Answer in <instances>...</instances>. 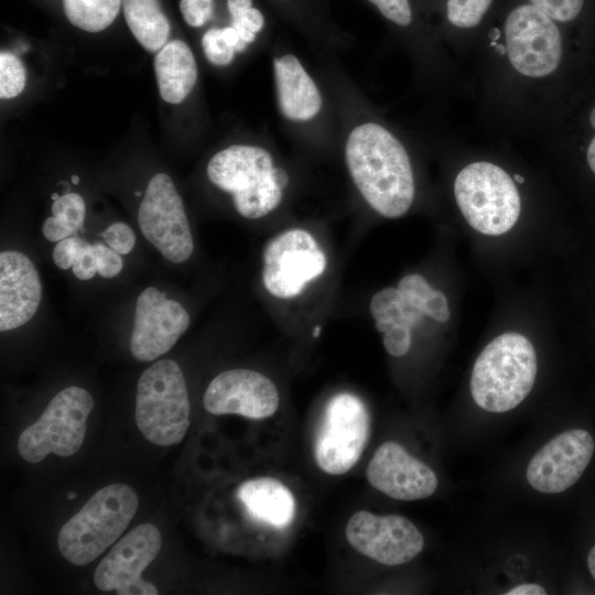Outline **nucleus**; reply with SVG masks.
<instances>
[{"mask_svg": "<svg viewBox=\"0 0 595 595\" xmlns=\"http://www.w3.org/2000/svg\"><path fill=\"white\" fill-rule=\"evenodd\" d=\"M345 162L359 194L379 215L403 216L415 186L411 160L399 138L376 120L356 122L345 137Z\"/></svg>", "mask_w": 595, "mask_h": 595, "instance_id": "obj_1", "label": "nucleus"}, {"mask_svg": "<svg viewBox=\"0 0 595 595\" xmlns=\"http://www.w3.org/2000/svg\"><path fill=\"white\" fill-rule=\"evenodd\" d=\"M206 173L247 219L262 218L278 208L289 183L272 152L259 144L237 143L219 150L208 161Z\"/></svg>", "mask_w": 595, "mask_h": 595, "instance_id": "obj_2", "label": "nucleus"}, {"mask_svg": "<svg viewBox=\"0 0 595 595\" xmlns=\"http://www.w3.org/2000/svg\"><path fill=\"white\" fill-rule=\"evenodd\" d=\"M537 376L531 342L518 333L494 338L478 355L470 376L475 403L494 413L519 405L530 393Z\"/></svg>", "mask_w": 595, "mask_h": 595, "instance_id": "obj_3", "label": "nucleus"}, {"mask_svg": "<svg viewBox=\"0 0 595 595\" xmlns=\"http://www.w3.org/2000/svg\"><path fill=\"white\" fill-rule=\"evenodd\" d=\"M138 506V495L129 485L111 484L99 489L61 528V554L74 565L89 564L123 533Z\"/></svg>", "mask_w": 595, "mask_h": 595, "instance_id": "obj_4", "label": "nucleus"}, {"mask_svg": "<svg viewBox=\"0 0 595 595\" xmlns=\"http://www.w3.org/2000/svg\"><path fill=\"white\" fill-rule=\"evenodd\" d=\"M190 399L178 364L160 359L140 376L136 394V423L151 443H180L190 426Z\"/></svg>", "mask_w": 595, "mask_h": 595, "instance_id": "obj_5", "label": "nucleus"}, {"mask_svg": "<svg viewBox=\"0 0 595 595\" xmlns=\"http://www.w3.org/2000/svg\"><path fill=\"white\" fill-rule=\"evenodd\" d=\"M454 195L466 221L480 234L499 236L517 223L521 202L510 175L500 166L478 161L455 177Z\"/></svg>", "mask_w": 595, "mask_h": 595, "instance_id": "obj_6", "label": "nucleus"}, {"mask_svg": "<svg viewBox=\"0 0 595 595\" xmlns=\"http://www.w3.org/2000/svg\"><path fill=\"white\" fill-rule=\"evenodd\" d=\"M94 408L91 394L71 386L60 391L41 416L22 431L18 440L20 456L35 464L53 453L61 457L75 454L82 446L86 421Z\"/></svg>", "mask_w": 595, "mask_h": 595, "instance_id": "obj_7", "label": "nucleus"}, {"mask_svg": "<svg viewBox=\"0 0 595 595\" xmlns=\"http://www.w3.org/2000/svg\"><path fill=\"white\" fill-rule=\"evenodd\" d=\"M370 416L364 401L339 392L326 403L314 440V457L329 475H343L359 461L369 437Z\"/></svg>", "mask_w": 595, "mask_h": 595, "instance_id": "obj_8", "label": "nucleus"}, {"mask_svg": "<svg viewBox=\"0 0 595 595\" xmlns=\"http://www.w3.org/2000/svg\"><path fill=\"white\" fill-rule=\"evenodd\" d=\"M505 45L511 67L540 79L554 73L562 60L561 32L554 21L532 4L512 9L505 22Z\"/></svg>", "mask_w": 595, "mask_h": 595, "instance_id": "obj_9", "label": "nucleus"}, {"mask_svg": "<svg viewBox=\"0 0 595 595\" xmlns=\"http://www.w3.org/2000/svg\"><path fill=\"white\" fill-rule=\"evenodd\" d=\"M142 235L163 257L173 262L186 261L194 241L183 201L172 178L156 173L150 180L138 210Z\"/></svg>", "mask_w": 595, "mask_h": 595, "instance_id": "obj_10", "label": "nucleus"}, {"mask_svg": "<svg viewBox=\"0 0 595 595\" xmlns=\"http://www.w3.org/2000/svg\"><path fill=\"white\" fill-rule=\"evenodd\" d=\"M262 282L279 299L299 295L326 268V256L306 230L293 228L273 237L264 247Z\"/></svg>", "mask_w": 595, "mask_h": 595, "instance_id": "obj_11", "label": "nucleus"}, {"mask_svg": "<svg viewBox=\"0 0 595 595\" xmlns=\"http://www.w3.org/2000/svg\"><path fill=\"white\" fill-rule=\"evenodd\" d=\"M162 538L151 523H141L121 538L101 560L94 573L96 587L118 595H156L158 588L141 578L156 558Z\"/></svg>", "mask_w": 595, "mask_h": 595, "instance_id": "obj_12", "label": "nucleus"}, {"mask_svg": "<svg viewBox=\"0 0 595 595\" xmlns=\"http://www.w3.org/2000/svg\"><path fill=\"white\" fill-rule=\"evenodd\" d=\"M345 536L353 549L385 565L408 563L424 547L420 530L399 515L378 516L359 510L349 518Z\"/></svg>", "mask_w": 595, "mask_h": 595, "instance_id": "obj_13", "label": "nucleus"}, {"mask_svg": "<svg viewBox=\"0 0 595 595\" xmlns=\"http://www.w3.org/2000/svg\"><path fill=\"white\" fill-rule=\"evenodd\" d=\"M191 323L187 311L156 288L144 289L137 299L130 351L138 361H152L167 353Z\"/></svg>", "mask_w": 595, "mask_h": 595, "instance_id": "obj_14", "label": "nucleus"}, {"mask_svg": "<svg viewBox=\"0 0 595 595\" xmlns=\"http://www.w3.org/2000/svg\"><path fill=\"white\" fill-rule=\"evenodd\" d=\"M594 450V439L587 431H565L534 454L527 467V480L540 493H562L580 479Z\"/></svg>", "mask_w": 595, "mask_h": 595, "instance_id": "obj_15", "label": "nucleus"}, {"mask_svg": "<svg viewBox=\"0 0 595 595\" xmlns=\"http://www.w3.org/2000/svg\"><path fill=\"white\" fill-rule=\"evenodd\" d=\"M279 392L267 376L251 369H230L217 375L204 393V408L212 414H238L266 419L279 407Z\"/></svg>", "mask_w": 595, "mask_h": 595, "instance_id": "obj_16", "label": "nucleus"}, {"mask_svg": "<svg viewBox=\"0 0 595 595\" xmlns=\"http://www.w3.org/2000/svg\"><path fill=\"white\" fill-rule=\"evenodd\" d=\"M366 476L377 490L397 500H419L437 488L434 470L397 442H385L370 459Z\"/></svg>", "mask_w": 595, "mask_h": 595, "instance_id": "obj_17", "label": "nucleus"}, {"mask_svg": "<svg viewBox=\"0 0 595 595\" xmlns=\"http://www.w3.org/2000/svg\"><path fill=\"white\" fill-rule=\"evenodd\" d=\"M278 110L292 125L315 121L323 112V91L300 57L284 52L272 58Z\"/></svg>", "mask_w": 595, "mask_h": 595, "instance_id": "obj_18", "label": "nucleus"}, {"mask_svg": "<svg viewBox=\"0 0 595 595\" xmlns=\"http://www.w3.org/2000/svg\"><path fill=\"white\" fill-rule=\"evenodd\" d=\"M42 298L39 273L28 256L0 253V331L18 328L36 313Z\"/></svg>", "mask_w": 595, "mask_h": 595, "instance_id": "obj_19", "label": "nucleus"}, {"mask_svg": "<svg viewBox=\"0 0 595 595\" xmlns=\"http://www.w3.org/2000/svg\"><path fill=\"white\" fill-rule=\"evenodd\" d=\"M237 497L252 518L274 528H285L295 518V498L277 478L248 479L239 486Z\"/></svg>", "mask_w": 595, "mask_h": 595, "instance_id": "obj_20", "label": "nucleus"}, {"mask_svg": "<svg viewBox=\"0 0 595 595\" xmlns=\"http://www.w3.org/2000/svg\"><path fill=\"white\" fill-rule=\"evenodd\" d=\"M153 65L160 96L169 104L182 102L196 85L195 56L181 40L167 42L155 55Z\"/></svg>", "mask_w": 595, "mask_h": 595, "instance_id": "obj_21", "label": "nucleus"}, {"mask_svg": "<svg viewBox=\"0 0 595 595\" xmlns=\"http://www.w3.org/2000/svg\"><path fill=\"white\" fill-rule=\"evenodd\" d=\"M123 14L131 33L147 51H160L167 43L171 28L159 0H123Z\"/></svg>", "mask_w": 595, "mask_h": 595, "instance_id": "obj_22", "label": "nucleus"}, {"mask_svg": "<svg viewBox=\"0 0 595 595\" xmlns=\"http://www.w3.org/2000/svg\"><path fill=\"white\" fill-rule=\"evenodd\" d=\"M370 313L376 328L383 333L393 324L415 326L423 314L409 304L398 288H386L378 291L370 301Z\"/></svg>", "mask_w": 595, "mask_h": 595, "instance_id": "obj_23", "label": "nucleus"}, {"mask_svg": "<svg viewBox=\"0 0 595 595\" xmlns=\"http://www.w3.org/2000/svg\"><path fill=\"white\" fill-rule=\"evenodd\" d=\"M397 288L403 293L409 304L423 315L440 323L450 320L451 312L445 295L432 288L422 275L408 274L399 281Z\"/></svg>", "mask_w": 595, "mask_h": 595, "instance_id": "obj_24", "label": "nucleus"}, {"mask_svg": "<svg viewBox=\"0 0 595 595\" xmlns=\"http://www.w3.org/2000/svg\"><path fill=\"white\" fill-rule=\"evenodd\" d=\"M121 0H63L68 21L87 32H99L116 19Z\"/></svg>", "mask_w": 595, "mask_h": 595, "instance_id": "obj_25", "label": "nucleus"}, {"mask_svg": "<svg viewBox=\"0 0 595 595\" xmlns=\"http://www.w3.org/2000/svg\"><path fill=\"white\" fill-rule=\"evenodd\" d=\"M25 69L18 56L8 51L0 53V97L10 99L19 96L25 86Z\"/></svg>", "mask_w": 595, "mask_h": 595, "instance_id": "obj_26", "label": "nucleus"}, {"mask_svg": "<svg viewBox=\"0 0 595 595\" xmlns=\"http://www.w3.org/2000/svg\"><path fill=\"white\" fill-rule=\"evenodd\" d=\"M493 0H447L446 17L459 29L478 25L489 9Z\"/></svg>", "mask_w": 595, "mask_h": 595, "instance_id": "obj_27", "label": "nucleus"}, {"mask_svg": "<svg viewBox=\"0 0 595 595\" xmlns=\"http://www.w3.org/2000/svg\"><path fill=\"white\" fill-rule=\"evenodd\" d=\"M202 50L207 62L217 67L230 65L236 53L224 40L221 28H210L202 36Z\"/></svg>", "mask_w": 595, "mask_h": 595, "instance_id": "obj_28", "label": "nucleus"}, {"mask_svg": "<svg viewBox=\"0 0 595 595\" xmlns=\"http://www.w3.org/2000/svg\"><path fill=\"white\" fill-rule=\"evenodd\" d=\"M52 214L78 231L85 221L84 198L76 193L64 194L54 201Z\"/></svg>", "mask_w": 595, "mask_h": 595, "instance_id": "obj_29", "label": "nucleus"}, {"mask_svg": "<svg viewBox=\"0 0 595 595\" xmlns=\"http://www.w3.org/2000/svg\"><path fill=\"white\" fill-rule=\"evenodd\" d=\"M553 21L569 22L574 20L583 8L584 0H529Z\"/></svg>", "mask_w": 595, "mask_h": 595, "instance_id": "obj_30", "label": "nucleus"}, {"mask_svg": "<svg viewBox=\"0 0 595 595\" xmlns=\"http://www.w3.org/2000/svg\"><path fill=\"white\" fill-rule=\"evenodd\" d=\"M101 237L106 244L120 255H128L136 245V235L132 228L121 221L109 225Z\"/></svg>", "mask_w": 595, "mask_h": 595, "instance_id": "obj_31", "label": "nucleus"}, {"mask_svg": "<svg viewBox=\"0 0 595 595\" xmlns=\"http://www.w3.org/2000/svg\"><path fill=\"white\" fill-rule=\"evenodd\" d=\"M411 328L408 324H393L382 333L383 346L389 355L402 357L409 351L412 340Z\"/></svg>", "mask_w": 595, "mask_h": 595, "instance_id": "obj_32", "label": "nucleus"}, {"mask_svg": "<svg viewBox=\"0 0 595 595\" xmlns=\"http://www.w3.org/2000/svg\"><path fill=\"white\" fill-rule=\"evenodd\" d=\"M388 21L407 28L412 23V9L409 0H368Z\"/></svg>", "mask_w": 595, "mask_h": 595, "instance_id": "obj_33", "label": "nucleus"}, {"mask_svg": "<svg viewBox=\"0 0 595 595\" xmlns=\"http://www.w3.org/2000/svg\"><path fill=\"white\" fill-rule=\"evenodd\" d=\"M180 10L185 22L192 28L205 25L213 17V0H181Z\"/></svg>", "mask_w": 595, "mask_h": 595, "instance_id": "obj_34", "label": "nucleus"}, {"mask_svg": "<svg viewBox=\"0 0 595 595\" xmlns=\"http://www.w3.org/2000/svg\"><path fill=\"white\" fill-rule=\"evenodd\" d=\"M96 259L97 273L102 278H113L120 273L123 267L122 258L117 251L102 244L93 245Z\"/></svg>", "mask_w": 595, "mask_h": 595, "instance_id": "obj_35", "label": "nucleus"}, {"mask_svg": "<svg viewBox=\"0 0 595 595\" xmlns=\"http://www.w3.org/2000/svg\"><path fill=\"white\" fill-rule=\"evenodd\" d=\"M84 241V239L77 236H71L58 241L53 250L54 263L62 270L72 268Z\"/></svg>", "mask_w": 595, "mask_h": 595, "instance_id": "obj_36", "label": "nucleus"}, {"mask_svg": "<svg viewBox=\"0 0 595 595\" xmlns=\"http://www.w3.org/2000/svg\"><path fill=\"white\" fill-rule=\"evenodd\" d=\"M73 274L78 280H90L97 273L96 259L93 245L86 240L79 248L72 267Z\"/></svg>", "mask_w": 595, "mask_h": 595, "instance_id": "obj_37", "label": "nucleus"}, {"mask_svg": "<svg viewBox=\"0 0 595 595\" xmlns=\"http://www.w3.org/2000/svg\"><path fill=\"white\" fill-rule=\"evenodd\" d=\"M77 230L55 216L45 219L42 226V234L48 240L58 242L67 237L74 236Z\"/></svg>", "mask_w": 595, "mask_h": 595, "instance_id": "obj_38", "label": "nucleus"}, {"mask_svg": "<svg viewBox=\"0 0 595 595\" xmlns=\"http://www.w3.org/2000/svg\"><path fill=\"white\" fill-rule=\"evenodd\" d=\"M506 595H544L545 589L539 584L524 583L510 588Z\"/></svg>", "mask_w": 595, "mask_h": 595, "instance_id": "obj_39", "label": "nucleus"}, {"mask_svg": "<svg viewBox=\"0 0 595 595\" xmlns=\"http://www.w3.org/2000/svg\"><path fill=\"white\" fill-rule=\"evenodd\" d=\"M250 7H252V0H227L230 17Z\"/></svg>", "mask_w": 595, "mask_h": 595, "instance_id": "obj_40", "label": "nucleus"}, {"mask_svg": "<svg viewBox=\"0 0 595 595\" xmlns=\"http://www.w3.org/2000/svg\"><path fill=\"white\" fill-rule=\"evenodd\" d=\"M586 159H587L589 169L595 174V137L591 140L588 144Z\"/></svg>", "mask_w": 595, "mask_h": 595, "instance_id": "obj_41", "label": "nucleus"}, {"mask_svg": "<svg viewBox=\"0 0 595 595\" xmlns=\"http://www.w3.org/2000/svg\"><path fill=\"white\" fill-rule=\"evenodd\" d=\"M587 566H588L589 573L595 580V545L591 549L587 555Z\"/></svg>", "mask_w": 595, "mask_h": 595, "instance_id": "obj_42", "label": "nucleus"}, {"mask_svg": "<svg viewBox=\"0 0 595 595\" xmlns=\"http://www.w3.org/2000/svg\"><path fill=\"white\" fill-rule=\"evenodd\" d=\"M589 123L595 129V107L592 109L589 113Z\"/></svg>", "mask_w": 595, "mask_h": 595, "instance_id": "obj_43", "label": "nucleus"}, {"mask_svg": "<svg viewBox=\"0 0 595 595\" xmlns=\"http://www.w3.org/2000/svg\"><path fill=\"white\" fill-rule=\"evenodd\" d=\"M320 331H321V327L320 326H316L314 332H313V336L314 337H317L320 335Z\"/></svg>", "mask_w": 595, "mask_h": 595, "instance_id": "obj_44", "label": "nucleus"}, {"mask_svg": "<svg viewBox=\"0 0 595 595\" xmlns=\"http://www.w3.org/2000/svg\"><path fill=\"white\" fill-rule=\"evenodd\" d=\"M72 181H73V183L77 184L78 183V177L77 176H72Z\"/></svg>", "mask_w": 595, "mask_h": 595, "instance_id": "obj_45", "label": "nucleus"}, {"mask_svg": "<svg viewBox=\"0 0 595 595\" xmlns=\"http://www.w3.org/2000/svg\"><path fill=\"white\" fill-rule=\"evenodd\" d=\"M76 495H74V493H71V495H68V498H74Z\"/></svg>", "mask_w": 595, "mask_h": 595, "instance_id": "obj_46", "label": "nucleus"}, {"mask_svg": "<svg viewBox=\"0 0 595 595\" xmlns=\"http://www.w3.org/2000/svg\"><path fill=\"white\" fill-rule=\"evenodd\" d=\"M277 1H282V0H277Z\"/></svg>", "mask_w": 595, "mask_h": 595, "instance_id": "obj_47", "label": "nucleus"}]
</instances>
